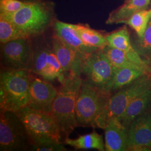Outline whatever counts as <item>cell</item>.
<instances>
[{"label": "cell", "instance_id": "obj_1", "mask_svg": "<svg viewBox=\"0 0 151 151\" xmlns=\"http://www.w3.org/2000/svg\"><path fill=\"white\" fill-rule=\"evenodd\" d=\"M82 81L81 75L68 74L60 83L57 95L52 106L50 115L64 140L78 127L76 105Z\"/></svg>", "mask_w": 151, "mask_h": 151}, {"label": "cell", "instance_id": "obj_2", "mask_svg": "<svg viewBox=\"0 0 151 151\" xmlns=\"http://www.w3.org/2000/svg\"><path fill=\"white\" fill-rule=\"evenodd\" d=\"M31 72L4 70L0 74L1 111L17 112L27 106Z\"/></svg>", "mask_w": 151, "mask_h": 151}, {"label": "cell", "instance_id": "obj_3", "mask_svg": "<svg viewBox=\"0 0 151 151\" xmlns=\"http://www.w3.org/2000/svg\"><path fill=\"white\" fill-rule=\"evenodd\" d=\"M151 88V76H143L129 85L114 92L102 113L97 118L95 128L104 129L111 118L120 119L128 105L136 97Z\"/></svg>", "mask_w": 151, "mask_h": 151}, {"label": "cell", "instance_id": "obj_4", "mask_svg": "<svg viewBox=\"0 0 151 151\" xmlns=\"http://www.w3.org/2000/svg\"><path fill=\"white\" fill-rule=\"evenodd\" d=\"M24 125L32 145L60 142V129L50 114L27 106L16 112Z\"/></svg>", "mask_w": 151, "mask_h": 151}, {"label": "cell", "instance_id": "obj_5", "mask_svg": "<svg viewBox=\"0 0 151 151\" xmlns=\"http://www.w3.org/2000/svg\"><path fill=\"white\" fill-rule=\"evenodd\" d=\"M111 95L100 91L83 80L76 105L77 127L95 128L96 121Z\"/></svg>", "mask_w": 151, "mask_h": 151}, {"label": "cell", "instance_id": "obj_6", "mask_svg": "<svg viewBox=\"0 0 151 151\" xmlns=\"http://www.w3.org/2000/svg\"><path fill=\"white\" fill-rule=\"evenodd\" d=\"M116 67L102 49L87 55L82 63L81 73L92 86L100 91L111 95Z\"/></svg>", "mask_w": 151, "mask_h": 151}, {"label": "cell", "instance_id": "obj_7", "mask_svg": "<svg viewBox=\"0 0 151 151\" xmlns=\"http://www.w3.org/2000/svg\"><path fill=\"white\" fill-rule=\"evenodd\" d=\"M0 151H30L32 142L16 112L1 111Z\"/></svg>", "mask_w": 151, "mask_h": 151}, {"label": "cell", "instance_id": "obj_8", "mask_svg": "<svg viewBox=\"0 0 151 151\" xmlns=\"http://www.w3.org/2000/svg\"><path fill=\"white\" fill-rule=\"evenodd\" d=\"M52 15L47 6L40 2H27L25 5L8 20L29 38L45 31L51 21Z\"/></svg>", "mask_w": 151, "mask_h": 151}, {"label": "cell", "instance_id": "obj_9", "mask_svg": "<svg viewBox=\"0 0 151 151\" xmlns=\"http://www.w3.org/2000/svg\"><path fill=\"white\" fill-rule=\"evenodd\" d=\"M2 45L1 63L5 70L31 72L34 52L29 38L12 40Z\"/></svg>", "mask_w": 151, "mask_h": 151}, {"label": "cell", "instance_id": "obj_10", "mask_svg": "<svg viewBox=\"0 0 151 151\" xmlns=\"http://www.w3.org/2000/svg\"><path fill=\"white\" fill-rule=\"evenodd\" d=\"M31 72L42 77L46 81L57 78L61 83L65 77L53 49L48 47H41L34 52Z\"/></svg>", "mask_w": 151, "mask_h": 151}, {"label": "cell", "instance_id": "obj_11", "mask_svg": "<svg viewBox=\"0 0 151 151\" xmlns=\"http://www.w3.org/2000/svg\"><path fill=\"white\" fill-rule=\"evenodd\" d=\"M127 151H151V108L127 128Z\"/></svg>", "mask_w": 151, "mask_h": 151}, {"label": "cell", "instance_id": "obj_12", "mask_svg": "<svg viewBox=\"0 0 151 151\" xmlns=\"http://www.w3.org/2000/svg\"><path fill=\"white\" fill-rule=\"evenodd\" d=\"M57 93L58 90L49 82L32 76L27 106L32 109L50 114L52 106Z\"/></svg>", "mask_w": 151, "mask_h": 151}, {"label": "cell", "instance_id": "obj_13", "mask_svg": "<svg viewBox=\"0 0 151 151\" xmlns=\"http://www.w3.org/2000/svg\"><path fill=\"white\" fill-rule=\"evenodd\" d=\"M108 46L124 52L128 58L136 64L143 67L151 76V65L148 60H143L138 51L131 43L129 31L126 27L105 36Z\"/></svg>", "mask_w": 151, "mask_h": 151}, {"label": "cell", "instance_id": "obj_14", "mask_svg": "<svg viewBox=\"0 0 151 151\" xmlns=\"http://www.w3.org/2000/svg\"><path fill=\"white\" fill-rule=\"evenodd\" d=\"M52 45L63 72L81 75L82 63L83 60L81 54L64 43L55 35L52 37Z\"/></svg>", "mask_w": 151, "mask_h": 151}, {"label": "cell", "instance_id": "obj_15", "mask_svg": "<svg viewBox=\"0 0 151 151\" xmlns=\"http://www.w3.org/2000/svg\"><path fill=\"white\" fill-rule=\"evenodd\" d=\"M54 35L66 45L76 50L83 59L92 53L100 50L84 43L77 34L74 24L57 21L54 23Z\"/></svg>", "mask_w": 151, "mask_h": 151}, {"label": "cell", "instance_id": "obj_16", "mask_svg": "<svg viewBox=\"0 0 151 151\" xmlns=\"http://www.w3.org/2000/svg\"><path fill=\"white\" fill-rule=\"evenodd\" d=\"M104 130L105 151L127 150V128L118 118L110 119Z\"/></svg>", "mask_w": 151, "mask_h": 151}, {"label": "cell", "instance_id": "obj_17", "mask_svg": "<svg viewBox=\"0 0 151 151\" xmlns=\"http://www.w3.org/2000/svg\"><path fill=\"white\" fill-rule=\"evenodd\" d=\"M151 108V88L136 97L128 105L119 120L127 128L131 123Z\"/></svg>", "mask_w": 151, "mask_h": 151}, {"label": "cell", "instance_id": "obj_18", "mask_svg": "<svg viewBox=\"0 0 151 151\" xmlns=\"http://www.w3.org/2000/svg\"><path fill=\"white\" fill-rule=\"evenodd\" d=\"M150 2V0H129L110 14L106 23H124L137 12L145 10Z\"/></svg>", "mask_w": 151, "mask_h": 151}, {"label": "cell", "instance_id": "obj_19", "mask_svg": "<svg viewBox=\"0 0 151 151\" xmlns=\"http://www.w3.org/2000/svg\"><path fill=\"white\" fill-rule=\"evenodd\" d=\"M64 143L74 147L76 150L96 149L98 151H105L103 136L95 130L91 133L81 135L76 139H70L67 137L65 138Z\"/></svg>", "mask_w": 151, "mask_h": 151}, {"label": "cell", "instance_id": "obj_20", "mask_svg": "<svg viewBox=\"0 0 151 151\" xmlns=\"http://www.w3.org/2000/svg\"><path fill=\"white\" fill-rule=\"evenodd\" d=\"M76 31L83 42L87 45L103 49L108 45L106 37L101 33L83 25H75Z\"/></svg>", "mask_w": 151, "mask_h": 151}, {"label": "cell", "instance_id": "obj_21", "mask_svg": "<svg viewBox=\"0 0 151 151\" xmlns=\"http://www.w3.org/2000/svg\"><path fill=\"white\" fill-rule=\"evenodd\" d=\"M146 75L147 74L139 70L116 67L112 92H115L119 89L129 85L140 77Z\"/></svg>", "mask_w": 151, "mask_h": 151}, {"label": "cell", "instance_id": "obj_22", "mask_svg": "<svg viewBox=\"0 0 151 151\" xmlns=\"http://www.w3.org/2000/svg\"><path fill=\"white\" fill-rule=\"evenodd\" d=\"M102 50L115 67L129 68L139 70L148 75L143 67L130 60L127 55L123 51L118 49L110 47L108 45Z\"/></svg>", "mask_w": 151, "mask_h": 151}, {"label": "cell", "instance_id": "obj_23", "mask_svg": "<svg viewBox=\"0 0 151 151\" xmlns=\"http://www.w3.org/2000/svg\"><path fill=\"white\" fill-rule=\"evenodd\" d=\"M30 39L11 21L0 18V41L5 44L19 39Z\"/></svg>", "mask_w": 151, "mask_h": 151}, {"label": "cell", "instance_id": "obj_24", "mask_svg": "<svg viewBox=\"0 0 151 151\" xmlns=\"http://www.w3.org/2000/svg\"><path fill=\"white\" fill-rule=\"evenodd\" d=\"M151 19V9L148 10H143L133 15L124 23L132 27L138 35V38H139L145 32Z\"/></svg>", "mask_w": 151, "mask_h": 151}, {"label": "cell", "instance_id": "obj_25", "mask_svg": "<svg viewBox=\"0 0 151 151\" xmlns=\"http://www.w3.org/2000/svg\"><path fill=\"white\" fill-rule=\"evenodd\" d=\"M26 2L20 0H1L0 18L9 19L25 5Z\"/></svg>", "mask_w": 151, "mask_h": 151}, {"label": "cell", "instance_id": "obj_26", "mask_svg": "<svg viewBox=\"0 0 151 151\" xmlns=\"http://www.w3.org/2000/svg\"><path fill=\"white\" fill-rule=\"evenodd\" d=\"M134 48L141 55L147 57L151 52V22H149L143 35L138 38Z\"/></svg>", "mask_w": 151, "mask_h": 151}, {"label": "cell", "instance_id": "obj_27", "mask_svg": "<svg viewBox=\"0 0 151 151\" xmlns=\"http://www.w3.org/2000/svg\"><path fill=\"white\" fill-rule=\"evenodd\" d=\"M30 151H65L66 148L63 143L60 142H49L40 145H32Z\"/></svg>", "mask_w": 151, "mask_h": 151}, {"label": "cell", "instance_id": "obj_28", "mask_svg": "<svg viewBox=\"0 0 151 151\" xmlns=\"http://www.w3.org/2000/svg\"><path fill=\"white\" fill-rule=\"evenodd\" d=\"M147 59H148L147 60H148V61L151 60V52L147 56Z\"/></svg>", "mask_w": 151, "mask_h": 151}, {"label": "cell", "instance_id": "obj_29", "mask_svg": "<svg viewBox=\"0 0 151 151\" xmlns=\"http://www.w3.org/2000/svg\"><path fill=\"white\" fill-rule=\"evenodd\" d=\"M150 22H151V20H150Z\"/></svg>", "mask_w": 151, "mask_h": 151}]
</instances>
